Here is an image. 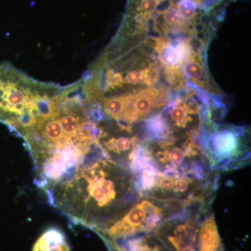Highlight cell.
I'll return each instance as SVG.
<instances>
[{
	"mask_svg": "<svg viewBox=\"0 0 251 251\" xmlns=\"http://www.w3.org/2000/svg\"><path fill=\"white\" fill-rule=\"evenodd\" d=\"M164 217L159 201L144 199L135 203L123 217L115 220L101 233L110 241L125 239L159 227Z\"/></svg>",
	"mask_w": 251,
	"mask_h": 251,
	"instance_id": "cell-1",
	"label": "cell"
},
{
	"mask_svg": "<svg viewBox=\"0 0 251 251\" xmlns=\"http://www.w3.org/2000/svg\"><path fill=\"white\" fill-rule=\"evenodd\" d=\"M107 161H97L87 169H82L80 176L86 179V201L97 209H104L113 204L122 190L131 188V179H120L110 174Z\"/></svg>",
	"mask_w": 251,
	"mask_h": 251,
	"instance_id": "cell-2",
	"label": "cell"
},
{
	"mask_svg": "<svg viewBox=\"0 0 251 251\" xmlns=\"http://www.w3.org/2000/svg\"><path fill=\"white\" fill-rule=\"evenodd\" d=\"M199 227L191 220L162 225L156 237L168 251H188L197 249Z\"/></svg>",
	"mask_w": 251,
	"mask_h": 251,
	"instance_id": "cell-3",
	"label": "cell"
},
{
	"mask_svg": "<svg viewBox=\"0 0 251 251\" xmlns=\"http://www.w3.org/2000/svg\"><path fill=\"white\" fill-rule=\"evenodd\" d=\"M242 146L240 137L235 130H219L213 133L208 140V155L211 161L221 164L239 157L243 151Z\"/></svg>",
	"mask_w": 251,
	"mask_h": 251,
	"instance_id": "cell-4",
	"label": "cell"
},
{
	"mask_svg": "<svg viewBox=\"0 0 251 251\" xmlns=\"http://www.w3.org/2000/svg\"><path fill=\"white\" fill-rule=\"evenodd\" d=\"M198 251H224L214 215L204 220L198 235Z\"/></svg>",
	"mask_w": 251,
	"mask_h": 251,
	"instance_id": "cell-5",
	"label": "cell"
},
{
	"mask_svg": "<svg viewBox=\"0 0 251 251\" xmlns=\"http://www.w3.org/2000/svg\"><path fill=\"white\" fill-rule=\"evenodd\" d=\"M31 251H72V249L64 232L51 227L41 234Z\"/></svg>",
	"mask_w": 251,
	"mask_h": 251,
	"instance_id": "cell-6",
	"label": "cell"
},
{
	"mask_svg": "<svg viewBox=\"0 0 251 251\" xmlns=\"http://www.w3.org/2000/svg\"><path fill=\"white\" fill-rule=\"evenodd\" d=\"M131 94L130 95L113 96L104 99L103 110L109 117L115 120L121 119L129 105Z\"/></svg>",
	"mask_w": 251,
	"mask_h": 251,
	"instance_id": "cell-7",
	"label": "cell"
},
{
	"mask_svg": "<svg viewBox=\"0 0 251 251\" xmlns=\"http://www.w3.org/2000/svg\"><path fill=\"white\" fill-rule=\"evenodd\" d=\"M120 245V244H119ZM124 251H166V248L159 241H152L150 237L129 241L125 245L121 246Z\"/></svg>",
	"mask_w": 251,
	"mask_h": 251,
	"instance_id": "cell-8",
	"label": "cell"
},
{
	"mask_svg": "<svg viewBox=\"0 0 251 251\" xmlns=\"http://www.w3.org/2000/svg\"><path fill=\"white\" fill-rule=\"evenodd\" d=\"M158 49L160 60L167 67L177 65L182 60V50L178 46L161 44L158 46Z\"/></svg>",
	"mask_w": 251,
	"mask_h": 251,
	"instance_id": "cell-9",
	"label": "cell"
},
{
	"mask_svg": "<svg viewBox=\"0 0 251 251\" xmlns=\"http://www.w3.org/2000/svg\"><path fill=\"white\" fill-rule=\"evenodd\" d=\"M190 114H194L190 110L185 103H178L171 109L170 117L171 121L178 128H186L189 122L193 121Z\"/></svg>",
	"mask_w": 251,
	"mask_h": 251,
	"instance_id": "cell-10",
	"label": "cell"
},
{
	"mask_svg": "<svg viewBox=\"0 0 251 251\" xmlns=\"http://www.w3.org/2000/svg\"><path fill=\"white\" fill-rule=\"evenodd\" d=\"M185 70L188 77L196 83L204 82V67L202 62L195 56H190L186 58L185 63Z\"/></svg>",
	"mask_w": 251,
	"mask_h": 251,
	"instance_id": "cell-11",
	"label": "cell"
},
{
	"mask_svg": "<svg viewBox=\"0 0 251 251\" xmlns=\"http://www.w3.org/2000/svg\"><path fill=\"white\" fill-rule=\"evenodd\" d=\"M134 138H130L127 137H120L118 138H112L105 142L107 148L109 151L117 153L126 152L131 149L133 145H135ZM135 147V146H133Z\"/></svg>",
	"mask_w": 251,
	"mask_h": 251,
	"instance_id": "cell-12",
	"label": "cell"
},
{
	"mask_svg": "<svg viewBox=\"0 0 251 251\" xmlns=\"http://www.w3.org/2000/svg\"><path fill=\"white\" fill-rule=\"evenodd\" d=\"M158 12V11H157ZM163 19L166 26H175L181 24V21H185L181 18L177 6L172 4L168 9L162 11Z\"/></svg>",
	"mask_w": 251,
	"mask_h": 251,
	"instance_id": "cell-13",
	"label": "cell"
},
{
	"mask_svg": "<svg viewBox=\"0 0 251 251\" xmlns=\"http://www.w3.org/2000/svg\"><path fill=\"white\" fill-rule=\"evenodd\" d=\"M177 7L181 18L185 21L193 19L197 15L198 4L195 0H181Z\"/></svg>",
	"mask_w": 251,
	"mask_h": 251,
	"instance_id": "cell-14",
	"label": "cell"
}]
</instances>
